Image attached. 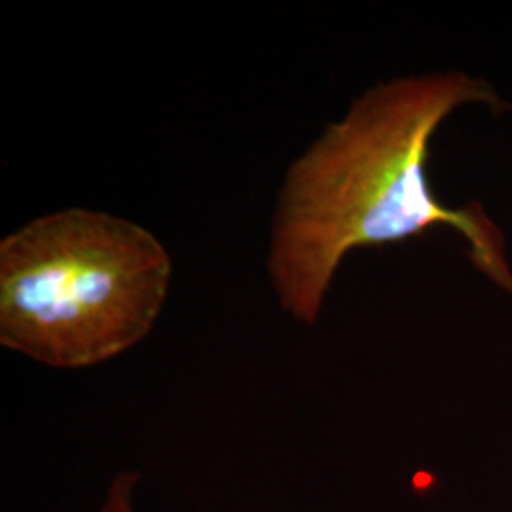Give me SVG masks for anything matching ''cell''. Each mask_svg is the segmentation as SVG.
<instances>
[{
	"label": "cell",
	"instance_id": "1",
	"mask_svg": "<svg viewBox=\"0 0 512 512\" xmlns=\"http://www.w3.org/2000/svg\"><path fill=\"white\" fill-rule=\"evenodd\" d=\"M509 109L463 71L403 76L357 97L287 169L275 203L266 268L281 310L313 327L332 279L357 249L450 226L476 270L512 294L505 238L482 203L450 207L427 177L431 141L465 105Z\"/></svg>",
	"mask_w": 512,
	"mask_h": 512
},
{
	"label": "cell",
	"instance_id": "2",
	"mask_svg": "<svg viewBox=\"0 0 512 512\" xmlns=\"http://www.w3.org/2000/svg\"><path fill=\"white\" fill-rule=\"evenodd\" d=\"M171 272L131 220L80 207L31 220L0 243V346L61 370L107 363L154 329Z\"/></svg>",
	"mask_w": 512,
	"mask_h": 512
},
{
	"label": "cell",
	"instance_id": "3",
	"mask_svg": "<svg viewBox=\"0 0 512 512\" xmlns=\"http://www.w3.org/2000/svg\"><path fill=\"white\" fill-rule=\"evenodd\" d=\"M139 480V471H120L118 475L112 476L99 503V512H137L135 492Z\"/></svg>",
	"mask_w": 512,
	"mask_h": 512
}]
</instances>
